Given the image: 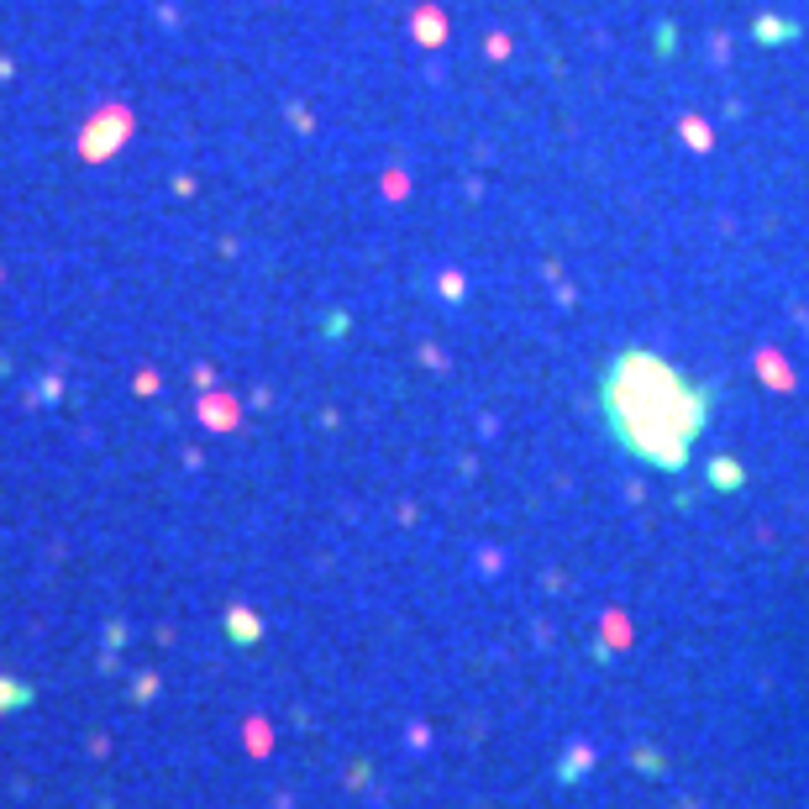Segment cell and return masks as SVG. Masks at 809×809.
<instances>
[{
    "label": "cell",
    "instance_id": "cell-1",
    "mask_svg": "<svg viewBox=\"0 0 809 809\" xmlns=\"http://www.w3.org/2000/svg\"><path fill=\"white\" fill-rule=\"evenodd\" d=\"M599 405L610 437L647 468H683L710 416L704 389L652 352H620L599 384Z\"/></svg>",
    "mask_w": 809,
    "mask_h": 809
}]
</instances>
